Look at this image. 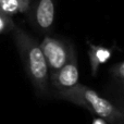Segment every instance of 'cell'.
<instances>
[{
	"mask_svg": "<svg viewBox=\"0 0 124 124\" xmlns=\"http://www.w3.org/2000/svg\"><path fill=\"white\" fill-rule=\"evenodd\" d=\"M39 47L47 62L50 76L54 74L65 63L69 56L70 43H66L54 37L46 36L39 43Z\"/></svg>",
	"mask_w": 124,
	"mask_h": 124,
	"instance_id": "cell-4",
	"label": "cell"
},
{
	"mask_svg": "<svg viewBox=\"0 0 124 124\" xmlns=\"http://www.w3.org/2000/svg\"><path fill=\"white\" fill-rule=\"evenodd\" d=\"M32 0H0V11L12 16L17 13L27 12Z\"/></svg>",
	"mask_w": 124,
	"mask_h": 124,
	"instance_id": "cell-7",
	"label": "cell"
},
{
	"mask_svg": "<svg viewBox=\"0 0 124 124\" xmlns=\"http://www.w3.org/2000/svg\"><path fill=\"white\" fill-rule=\"evenodd\" d=\"M25 72L39 96L49 95V70L39 43L27 32L15 25L12 32Z\"/></svg>",
	"mask_w": 124,
	"mask_h": 124,
	"instance_id": "cell-1",
	"label": "cell"
},
{
	"mask_svg": "<svg viewBox=\"0 0 124 124\" xmlns=\"http://www.w3.org/2000/svg\"><path fill=\"white\" fill-rule=\"evenodd\" d=\"M110 74L112 78L116 82H118L120 85H123L124 82V63L123 61H120L111 66L110 69Z\"/></svg>",
	"mask_w": 124,
	"mask_h": 124,
	"instance_id": "cell-9",
	"label": "cell"
},
{
	"mask_svg": "<svg viewBox=\"0 0 124 124\" xmlns=\"http://www.w3.org/2000/svg\"><path fill=\"white\" fill-rule=\"evenodd\" d=\"M112 124H122V121H120V122H116V123H112Z\"/></svg>",
	"mask_w": 124,
	"mask_h": 124,
	"instance_id": "cell-11",
	"label": "cell"
},
{
	"mask_svg": "<svg viewBox=\"0 0 124 124\" xmlns=\"http://www.w3.org/2000/svg\"><path fill=\"white\" fill-rule=\"evenodd\" d=\"M27 11H30L28 19L31 23L38 32L44 34L50 32L56 16L54 0H34Z\"/></svg>",
	"mask_w": 124,
	"mask_h": 124,
	"instance_id": "cell-5",
	"label": "cell"
},
{
	"mask_svg": "<svg viewBox=\"0 0 124 124\" xmlns=\"http://www.w3.org/2000/svg\"><path fill=\"white\" fill-rule=\"evenodd\" d=\"M88 58H89L90 69H92V75L96 76L100 65L106 63L112 56V48L102 47L99 45H95L93 43H88Z\"/></svg>",
	"mask_w": 124,
	"mask_h": 124,
	"instance_id": "cell-6",
	"label": "cell"
},
{
	"mask_svg": "<svg viewBox=\"0 0 124 124\" xmlns=\"http://www.w3.org/2000/svg\"><path fill=\"white\" fill-rule=\"evenodd\" d=\"M92 124H109V123H108L107 121H105L103 119H101V118H95L94 120H93Z\"/></svg>",
	"mask_w": 124,
	"mask_h": 124,
	"instance_id": "cell-10",
	"label": "cell"
},
{
	"mask_svg": "<svg viewBox=\"0 0 124 124\" xmlns=\"http://www.w3.org/2000/svg\"><path fill=\"white\" fill-rule=\"evenodd\" d=\"M14 27L15 24L13 22L12 17L0 11V35L4 34V33L12 32Z\"/></svg>",
	"mask_w": 124,
	"mask_h": 124,
	"instance_id": "cell-8",
	"label": "cell"
},
{
	"mask_svg": "<svg viewBox=\"0 0 124 124\" xmlns=\"http://www.w3.org/2000/svg\"><path fill=\"white\" fill-rule=\"evenodd\" d=\"M57 96L63 100L85 108L90 113L96 116V118L103 119L109 124L123 121L122 111L116 106L101 97L94 89L79 83L69 89L57 92Z\"/></svg>",
	"mask_w": 124,
	"mask_h": 124,
	"instance_id": "cell-2",
	"label": "cell"
},
{
	"mask_svg": "<svg viewBox=\"0 0 124 124\" xmlns=\"http://www.w3.org/2000/svg\"><path fill=\"white\" fill-rule=\"evenodd\" d=\"M79 73L77 65V57L74 45L70 43L69 56L65 63L54 74L49 76V83L56 88L57 92L65 90L78 84Z\"/></svg>",
	"mask_w": 124,
	"mask_h": 124,
	"instance_id": "cell-3",
	"label": "cell"
}]
</instances>
